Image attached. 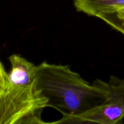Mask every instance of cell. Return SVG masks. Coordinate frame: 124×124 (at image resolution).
Here are the masks:
<instances>
[{"mask_svg": "<svg viewBox=\"0 0 124 124\" xmlns=\"http://www.w3.org/2000/svg\"><path fill=\"white\" fill-rule=\"evenodd\" d=\"M35 88L47 100V107L60 111L63 116L84 113L102 104L107 90L104 81L92 84L68 65L43 62L37 66Z\"/></svg>", "mask_w": 124, "mask_h": 124, "instance_id": "cell-1", "label": "cell"}, {"mask_svg": "<svg viewBox=\"0 0 124 124\" xmlns=\"http://www.w3.org/2000/svg\"><path fill=\"white\" fill-rule=\"evenodd\" d=\"M47 100L33 87L12 84L7 73L0 81V124H44L41 119Z\"/></svg>", "mask_w": 124, "mask_h": 124, "instance_id": "cell-2", "label": "cell"}, {"mask_svg": "<svg viewBox=\"0 0 124 124\" xmlns=\"http://www.w3.org/2000/svg\"><path fill=\"white\" fill-rule=\"evenodd\" d=\"M107 90L105 101L84 113L63 116L53 124H122L124 118V79L111 76L104 82Z\"/></svg>", "mask_w": 124, "mask_h": 124, "instance_id": "cell-3", "label": "cell"}, {"mask_svg": "<svg viewBox=\"0 0 124 124\" xmlns=\"http://www.w3.org/2000/svg\"><path fill=\"white\" fill-rule=\"evenodd\" d=\"M11 70L7 73L8 79L12 84L21 87H35L37 66L19 54L9 57Z\"/></svg>", "mask_w": 124, "mask_h": 124, "instance_id": "cell-4", "label": "cell"}, {"mask_svg": "<svg viewBox=\"0 0 124 124\" xmlns=\"http://www.w3.org/2000/svg\"><path fill=\"white\" fill-rule=\"evenodd\" d=\"M73 2L78 11L97 18L124 8V0H73Z\"/></svg>", "mask_w": 124, "mask_h": 124, "instance_id": "cell-5", "label": "cell"}, {"mask_svg": "<svg viewBox=\"0 0 124 124\" xmlns=\"http://www.w3.org/2000/svg\"><path fill=\"white\" fill-rule=\"evenodd\" d=\"M98 18L104 20L110 26L124 35V23L119 20L118 18L116 17L115 13L102 15Z\"/></svg>", "mask_w": 124, "mask_h": 124, "instance_id": "cell-6", "label": "cell"}, {"mask_svg": "<svg viewBox=\"0 0 124 124\" xmlns=\"http://www.w3.org/2000/svg\"><path fill=\"white\" fill-rule=\"evenodd\" d=\"M116 17L118 18L119 20L121 21L122 23H124V8L120 10L115 13Z\"/></svg>", "mask_w": 124, "mask_h": 124, "instance_id": "cell-7", "label": "cell"}, {"mask_svg": "<svg viewBox=\"0 0 124 124\" xmlns=\"http://www.w3.org/2000/svg\"><path fill=\"white\" fill-rule=\"evenodd\" d=\"M6 73L7 72L5 71L4 69V67H3V65H2L1 62H0V75H5Z\"/></svg>", "mask_w": 124, "mask_h": 124, "instance_id": "cell-8", "label": "cell"}, {"mask_svg": "<svg viewBox=\"0 0 124 124\" xmlns=\"http://www.w3.org/2000/svg\"><path fill=\"white\" fill-rule=\"evenodd\" d=\"M7 73H6L5 74V75H0V81H1V80H2V79L4 78V76H6V74H7Z\"/></svg>", "mask_w": 124, "mask_h": 124, "instance_id": "cell-9", "label": "cell"}]
</instances>
